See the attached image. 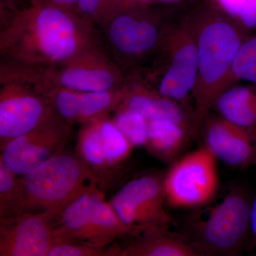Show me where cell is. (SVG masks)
<instances>
[{
    "instance_id": "obj_9",
    "label": "cell",
    "mask_w": 256,
    "mask_h": 256,
    "mask_svg": "<svg viewBox=\"0 0 256 256\" xmlns=\"http://www.w3.org/2000/svg\"><path fill=\"white\" fill-rule=\"evenodd\" d=\"M38 68L50 86L80 92L117 90L126 78L104 46L84 50L54 66Z\"/></svg>"
},
{
    "instance_id": "obj_3",
    "label": "cell",
    "mask_w": 256,
    "mask_h": 256,
    "mask_svg": "<svg viewBox=\"0 0 256 256\" xmlns=\"http://www.w3.org/2000/svg\"><path fill=\"white\" fill-rule=\"evenodd\" d=\"M138 74L161 95L194 114L190 102L198 74V50L190 8L176 12L154 56Z\"/></svg>"
},
{
    "instance_id": "obj_27",
    "label": "cell",
    "mask_w": 256,
    "mask_h": 256,
    "mask_svg": "<svg viewBox=\"0 0 256 256\" xmlns=\"http://www.w3.org/2000/svg\"><path fill=\"white\" fill-rule=\"evenodd\" d=\"M236 20L248 33L256 31V0H246Z\"/></svg>"
},
{
    "instance_id": "obj_2",
    "label": "cell",
    "mask_w": 256,
    "mask_h": 256,
    "mask_svg": "<svg viewBox=\"0 0 256 256\" xmlns=\"http://www.w3.org/2000/svg\"><path fill=\"white\" fill-rule=\"evenodd\" d=\"M198 50V74L192 104L198 126L208 117L216 101L237 84L233 67L238 50L249 33L212 0L190 6Z\"/></svg>"
},
{
    "instance_id": "obj_16",
    "label": "cell",
    "mask_w": 256,
    "mask_h": 256,
    "mask_svg": "<svg viewBox=\"0 0 256 256\" xmlns=\"http://www.w3.org/2000/svg\"><path fill=\"white\" fill-rule=\"evenodd\" d=\"M254 130L240 127L222 116L207 120L204 146L226 164L244 166L256 162V143Z\"/></svg>"
},
{
    "instance_id": "obj_29",
    "label": "cell",
    "mask_w": 256,
    "mask_h": 256,
    "mask_svg": "<svg viewBox=\"0 0 256 256\" xmlns=\"http://www.w3.org/2000/svg\"><path fill=\"white\" fill-rule=\"evenodd\" d=\"M25 1L26 0H1L0 10L9 13H15L26 6H24Z\"/></svg>"
},
{
    "instance_id": "obj_23",
    "label": "cell",
    "mask_w": 256,
    "mask_h": 256,
    "mask_svg": "<svg viewBox=\"0 0 256 256\" xmlns=\"http://www.w3.org/2000/svg\"><path fill=\"white\" fill-rule=\"evenodd\" d=\"M100 132L107 168L117 165L129 156L134 146L120 131L114 120L108 118L101 120Z\"/></svg>"
},
{
    "instance_id": "obj_14",
    "label": "cell",
    "mask_w": 256,
    "mask_h": 256,
    "mask_svg": "<svg viewBox=\"0 0 256 256\" xmlns=\"http://www.w3.org/2000/svg\"><path fill=\"white\" fill-rule=\"evenodd\" d=\"M120 88L86 92L50 85L46 96L56 114L66 122L84 126L108 118L117 110L122 100Z\"/></svg>"
},
{
    "instance_id": "obj_13",
    "label": "cell",
    "mask_w": 256,
    "mask_h": 256,
    "mask_svg": "<svg viewBox=\"0 0 256 256\" xmlns=\"http://www.w3.org/2000/svg\"><path fill=\"white\" fill-rule=\"evenodd\" d=\"M60 214L25 213L0 220V256H46Z\"/></svg>"
},
{
    "instance_id": "obj_15",
    "label": "cell",
    "mask_w": 256,
    "mask_h": 256,
    "mask_svg": "<svg viewBox=\"0 0 256 256\" xmlns=\"http://www.w3.org/2000/svg\"><path fill=\"white\" fill-rule=\"evenodd\" d=\"M120 90L122 100L120 106L136 111L148 120H169L182 124L190 132L198 127L193 112L176 101L161 95L140 74L126 76Z\"/></svg>"
},
{
    "instance_id": "obj_28",
    "label": "cell",
    "mask_w": 256,
    "mask_h": 256,
    "mask_svg": "<svg viewBox=\"0 0 256 256\" xmlns=\"http://www.w3.org/2000/svg\"><path fill=\"white\" fill-rule=\"evenodd\" d=\"M78 0H28L30 4L54 6L75 12Z\"/></svg>"
},
{
    "instance_id": "obj_11",
    "label": "cell",
    "mask_w": 256,
    "mask_h": 256,
    "mask_svg": "<svg viewBox=\"0 0 256 256\" xmlns=\"http://www.w3.org/2000/svg\"><path fill=\"white\" fill-rule=\"evenodd\" d=\"M72 126L56 114L30 132L10 140L0 160L16 175H26L46 160L60 154L72 136Z\"/></svg>"
},
{
    "instance_id": "obj_8",
    "label": "cell",
    "mask_w": 256,
    "mask_h": 256,
    "mask_svg": "<svg viewBox=\"0 0 256 256\" xmlns=\"http://www.w3.org/2000/svg\"><path fill=\"white\" fill-rule=\"evenodd\" d=\"M217 160L205 146L176 160L163 178L166 204L186 208L210 202L218 188Z\"/></svg>"
},
{
    "instance_id": "obj_21",
    "label": "cell",
    "mask_w": 256,
    "mask_h": 256,
    "mask_svg": "<svg viewBox=\"0 0 256 256\" xmlns=\"http://www.w3.org/2000/svg\"><path fill=\"white\" fill-rule=\"evenodd\" d=\"M136 4V0H78L75 12L100 28Z\"/></svg>"
},
{
    "instance_id": "obj_18",
    "label": "cell",
    "mask_w": 256,
    "mask_h": 256,
    "mask_svg": "<svg viewBox=\"0 0 256 256\" xmlns=\"http://www.w3.org/2000/svg\"><path fill=\"white\" fill-rule=\"evenodd\" d=\"M190 132L178 122L169 120H148L146 148L159 159L172 161L178 156L188 141Z\"/></svg>"
},
{
    "instance_id": "obj_6",
    "label": "cell",
    "mask_w": 256,
    "mask_h": 256,
    "mask_svg": "<svg viewBox=\"0 0 256 256\" xmlns=\"http://www.w3.org/2000/svg\"><path fill=\"white\" fill-rule=\"evenodd\" d=\"M98 176L80 156L57 154L22 178L28 210L60 214L64 208L98 182Z\"/></svg>"
},
{
    "instance_id": "obj_1",
    "label": "cell",
    "mask_w": 256,
    "mask_h": 256,
    "mask_svg": "<svg viewBox=\"0 0 256 256\" xmlns=\"http://www.w3.org/2000/svg\"><path fill=\"white\" fill-rule=\"evenodd\" d=\"M102 46L99 28L75 12L54 6L28 4L0 28L1 57L41 68Z\"/></svg>"
},
{
    "instance_id": "obj_17",
    "label": "cell",
    "mask_w": 256,
    "mask_h": 256,
    "mask_svg": "<svg viewBox=\"0 0 256 256\" xmlns=\"http://www.w3.org/2000/svg\"><path fill=\"white\" fill-rule=\"evenodd\" d=\"M214 108L224 118L254 130L256 128V86L236 84L218 98Z\"/></svg>"
},
{
    "instance_id": "obj_4",
    "label": "cell",
    "mask_w": 256,
    "mask_h": 256,
    "mask_svg": "<svg viewBox=\"0 0 256 256\" xmlns=\"http://www.w3.org/2000/svg\"><path fill=\"white\" fill-rule=\"evenodd\" d=\"M180 5L138 3L99 28L106 50L124 75L149 64Z\"/></svg>"
},
{
    "instance_id": "obj_25",
    "label": "cell",
    "mask_w": 256,
    "mask_h": 256,
    "mask_svg": "<svg viewBox=\"0 0 256 256\" xmlns=\"http://www.w3.org/2000/svg\"><path fill=\"white\" fill-rule=\"evenodd\" d=\"M237 82L244 80L256 86V33L249 35L242 44L233 67Z\"/></svg>"
},
{
    "instance_id": "obj_22",
    "label": "cell",
    "mask_w": 256,
    "mask_h": 256,
    "mask_svg": "<svg viewBox=\"0 0 256 256\" xmlns=\"http://www.w3.org/2000/svg\"><path fill=\"white\" fill-rule=\"evenodd\" d=\"M100 120L82 126L78 136V156L92 168V171L94 168L98 171L108 168L102 146Z\"/></svg>"
},
{
    "instance_id": "obj_19",
    "label": "cell",
    "mask_w": 256,
    "mask_h": 256,
    "mask_svg": "<svg viewBox=\"0 0 256 256\" xmlns=\"http://www.w3.org/2000/svg\"><path fill=\"white\" fill-rule=\"evenodd\" d=\"M196 248L180 239L166 235V232L154 230L143 233L124 246L118 256H196Z\"/></svg>"
},
{
    "instance_id": "obj_5",
    "label": "cell",
    "mask_w": 256,
    "mask_h": 256,
    "mask_svg": "<svg viewBox=\"0 0 256 256\" xmlns=\"http://www.w3.org/2000/svg\"><path fill=\"white\" fill-rule=\"evenodd\" d=\"M56 112L37 67L1 57L0 146L30 132Z\"/></svg>"
},
{
    "instance_id": "obj_26",
    "label": "cell",
    "mask_w": 256,
    "mask_h": 256,
    "mask_svg": "<svg viewBox=\"0 0 256 256\" xmlns=\"http://www.w3.org/2000/svg\"><path fill=\"white\" fill-rule=\"evenodd\" d=\"M119 248H96L75 242H55L46 256H118Z\"/></svg>"
},
{
    "instance_id": "obj_24",
    "label": "cell",
    "mask_w": 256,
    "mask_h": 256,
    "mask_svg": "<svg viewBox=\"0 0 256 256\" xmlns=\"http://www.w3.org/2000/svg\"><path fill=\"white\" fill-rule=\"evenodd\" d=\"M112 120L120 131L133 146H146L148 120L136 111L119 106Z\"/></svg>"
},
{
    "instance_id": "obj_10",
    "label": "cell",
    "mask_w": 256,
    "mask_h": 256,
    "mask_svg": "<svg viewBox=\"0 0 256 256\" xmlns=\"http://www.w3.org/2000/svg\"><path fill=\"white\" fill-rule=\"evenodd\" d=\"M121 220L140 234L166 232L172 222L164 208L163 178L146 175L124 184L110 202Z\"/></svg>"
},
{
    "instance_id": "obj_20",
    "label": "cell",
    "mask_w": 256,
    "mask_h": 256,
    "mask_svg": "<svg viewBox=\"0 0 256 256\" xmlns=\"http://www.w3.org/2000/svg\"><path fill=\"white\" fill-rule=\"evenodd\" d=\"M16 176L0 160V220L28 210L22 180Z\"/></svg>"
},
{
    "instance_id": "obj_7",
    "label": "cell",
    "mask_w": 256,
    "mask_h": 256,
    "mask_svg": "<svg viewBox=\"0 0 256 256\" xmlns=\"http://www.w3.org/2000/svg\"><path fill=\"white\" fill-rule=\"evenodd\" d=\"M140 234L121 220L97 185L64 208L54 230V242L107 248L116 239Z\"/></svg>"
},
{
    "instance_id": "obj_31",
    "label": "cell",
    "mask_w": 256,
    "mask_h": 256,
    "mask_svg": "<svg viewBox=\"0 0 256 256\" xmlns=\"http://www.w3.org/2000/svg\"><path fill=\"white\" fill-rule=\"evenodd\" d=\"M250 230L256 244V197L252 204L250 210Z\"/></svg>"
},
{
    "instance_id": "obj_30",
    "label": "cell",
    "mask_w": 256,
    "mask_h": 256,
    "mask_svg": "<svg viewBox=\"0 0 256 256\" xmlns=\"http://www.w3.org/2000/svg\"><path fill=\"white\" fill-rule=\"evenodd\" d=\"M139 4L148 5H164V6H173L182 4L188 0H136Z\"/></svg>"
},
{
    "instance_id": "obj_12",
    "label": "cell",
    "mask_w": 256,
    "mask_h": 256,
    "mask_svg": "<svg viewBox=\"0 0 256 256\" xmlns=\"http://www.w3.org/2000/svg\"><path fill=\"white\" fill-rule=\"evenodd\" d=\"M252 204L242 191L227 194L198 225L197 242L200 248L213 254L236 250L250 229Z\"/></svg>"
}]
</instances>
